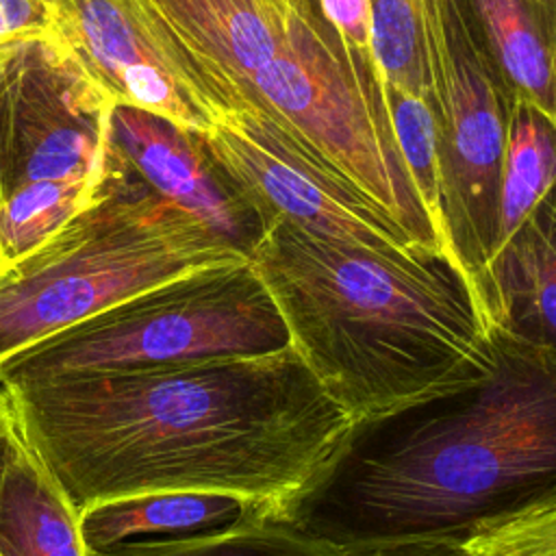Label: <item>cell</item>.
Segmentation results:
<instances>
[{"instance_id": "obj_1", "label": "cell", "mask_w": 556, "mask_h": 556, "mask_svg": "<svg viewBox=\"0 0 556 556\" xmlns=\"http://www.w3.org/2000/svg\"><path fill=\"white\" fill-rule=\"evenodd\" d=\"M0 395L78 515L113 497L202 491L282 519L354 424L291 345L2 382Z\"/></svg>"}, {"instance_id": "obj_2", "label": "cell", "mask_w": 556, "mask_h": 556, "mask_svg": "<svg viewBox=\"0 0 556 556\" xmlns=\"http://www.w3.org/2000/svg\"><path fill=\"white\" fill-rule=\"evenodd\" d=\"M489 371L358 419L285 510L334 547L454 534L556 495V352L491 324Z\"/></svg>"}, {"instance_id": "obj_3", "label": "cell", "mask_w": 556, "mask_h": 556, "mask_svg": "<svg viewBox=\"0 0 556 556\" xmlns=\"http://www.w3.org/2000/svg\"><path fill=\"white\" fill-rule=\"evenodd\" d=\"M291 348L354 419L482 378L489 313L447 254H389L271 222L250 252Z\"/></svg>"}, {"instance_id": "obj_4", "label": "cell", "mask_w": 556, "mask_h": 556, "mask_svg": "<svg viewBox=\"0 0 556 556\" xmlns=\"http://www.w3.org/2000/svg\"><path fill=\"white\" fill-rule=\"evenodd\" d=\"M250 258L130 172L0 276V363L200 267Z\"/></svg>"}, {"instance_id": "obj_5", "label": "cell", "mask_w": 556, "mask_h": 556, "mask_svg": "<svg viewBox=\"0 0 556 556\" xmlns=\"http://www.w3.org/2000/svg\"><path fill=\"white\" fill-rule=\"evenodd\" d=\"M289 330L250 258L143 289L0 363V384L176 367L289 348Z\"/></svg>"}, {"instance_id": "obj_6", "label": "cell", "mask_w": 556, "mask_h": 556, "mask_svg": "<svg viewBox=\"0 0 556 556\" xmlns=\"http://www.w3.org/2000/svg\"><path fill=\"white\" fill-rule=\"evenodd\" d=\"M254 111L324 159L430 254H447L395 143L384 83L352 56L319 0H300L287 39L252 78ZM450 256V254H447Z\"/></svg>"}, {"instance_id": "obj_7", "label": "cell", "mask_w": 556, "mask_h": 556, "mask_svg": "<svg viewBox=\"0 0 556 556\" xmlns=\"http://www.w3.org/2000/svg\"><path fill=\"white\" fill-rule=\"evenodd\" d=\"M513 98L467 0H439L437 154L443 243L482 300L500 239L502 154ZM484 304V302H482Z\"/></svg>"}, {"instance_id": "obj_8", "label": "cell", "mask_w": 556, "mask_h": 556, "mask_svg": "<svg viewBox=\"0 0 556 556\" xmlns=\"http://www.w3.org/2000/svg\"><path fill=\"white\" fill-rule=\"evenodd\" d=\"M113 106L56 37L2 48L0 200L28 182L122 176L109 137Z\"/></svg>"}, {"instance_id": "obj_9", "label": "cell", "mask_w": 556, "mask_h": 556, "mask_svg": "<svg viewBox=\"0 0 556 556\" xmlns=\"http://www.w3.org/2000/svg\"><path fill=\"white\" fill-rule=\"evenodd\" d=\"M202 143L261 226L308 232L389 254H430L324 159L261 113H226Z\"/></svg>"}, {"instance_id": "obj_10", "label": "cell", "mask_w": 556, "mask_h": 556, "mask_svg": "<svg viewBox=\"0 0 556 556\" xmlns=\"http://www.w3.org/2000/svg\"><path fill=\"white\" fill-rule=\"evenodd\" d=\"M56 39L117 104L204 135L222 106L146 0H54Z\"/></svg>"}, {"instance_id": "obj_11", "label": "cell", "mask_w": 556, "mask_h": 556, "mask_svg": "<svg viewBox=\"0 0 556 556\" xmlns=\"http://www.w3.org/2000/svg\"><path fill=\"white\" fill-rule=\"evenodd\" d=\"M109 137L115 156L135 178L250 256L263 226L213 163L198 132L117 104Z\"/></svg>"}, {"instance_id": "obj_12", "label": "cell", "mask_w": 556, "mask_h": 556, "mask_svg": "<svg viewBox=\"0 0 556 556\" xmlns=\"http://www.w3.org/2000/svg\"><path fill=\"white\" fill-rule=\"evenodd\" d=\"M226 113L254 111L252 78L278 52L300 0H146Z\"/></svg>"}, {"instance_id": "obj_13", "label": "cell", "mask_w": 556, "mask_h": 556, "mask_svg": "<svg viewBox=\"0 0 556 556\" xmlns=\"http://www.w3.org/2000/svg\"><path fill=\"white\" fill-rule=\"evenodd\" d=\"M482 302L491 324L556 352V182L495 248Z\"/></svg>"}, {"instance_id": "obj_14", "label": "cell", "mask_w": 556, "mask_h": 556, "mask_svg": "<svg viewBox=\"0 0 556 556\" xmlns=\"http://www.w3.org/2000/svg\"><path fill=\"white\" fill-rule=\"evenodd\" d=\"M0 452V556H89L78 513L11 413Z\"/></svg>"}, {"instance_id": "obj_15", "label": "cell", "mask_w": 556, "mask_h": 556, "mask_svg": "<svg viewBox=\"0 0 556 556\" xmlns=\"http://www.w3.org/2000/svg\"><path fill=\"white\" fill-rule=\"evenodd\" d=\"M513 100L556 124V0H467Z\"/></svg>"}, {"instance_id": "obj_16", "label": "cell", "mask_w": 556, "mask_h": 556, "mask_svg": "<svg viewBox=\"0 0 556 556\" xmlns=\"http://www.w3.org/2000/svg\"><path fill=\"white\" fill-rule=\"evenodd\" d=\"M241 513H245L243 502L222 493L152 491L91 504L78 515V523L91 554L146 539L213 530Z\"/></svg>"}, {"instance_id": "obj_17", "label": "cell", "mask_w": 556, "mask_h": 556, "mask_svg": "<svg viewBox=\"0 0 556 556\" xmlns=\"http://www.w3.org/2000/svg\"><path fill=\"white\" fill-rule=\"evenodd\" d=\"M374 52L384 87L437 102L439 0H369Z\"/></svg>"}, {"instance_id": "obj_18", "label": "cell", "mask_w": 556, "mask_h": 556, "mask_svg": "<svg viewBox=\"0 0 556 556\" xmlns=\"http://www.w3.org/2000/svg\"><path fill=\"white\" fill-rule=\"evenodd\" d=\"M89 556H339V549L285 521L241 513L213 530L135 541Z\"/></svg>"}, {"instance_id": "obj_19", "label": "cell", "mask_w": 556, "mask_h": 556, "mask_svg": "<svg viewBox=\"0 0 556 556\" xmlns=\"http://www.w3.org/2000/svg\"><path fill=\"white\" fill-rule=\"evenodd\" d=\"M554 182L556 124L532 104L513 100L502 154L497 245L523 222Z\"/></svg>"}, {"instance_id": "obj_20", "label": "cell", "mask_w": 556, "mask_h": 556, "mask_svg": "<svg viewBox=\"0 0 556 556\" xmlns=\"http://www.w3.org/2000/svg\"><path fill=\"white\" fill-rule=\"evenodd\" d=\"M115 180L109 185L41 180L9 191L0 200V248L7 267L43 245L78 213L98 202Z\"/></svg>"}, {"instance_id": "obj_21", "label": "cell", "mask_w": 556, "mask_h": 556, "mask_svg": "<svg viewBox=\"0 0 556 556\" xmlns=\"http://www.w3.org/2000/svg\"><path fill=\"white\" fill-rule=\"evenodd\" d=\"M384 96H387V109H389L397 150L408 169V176L419 195V202L434 232L443 243L441 204H439L437 122H434L432 106L426 100L395 87H384Z\"/></svg>"}, {"instance_id": "obj_22", "label": "cell", "mask_w": 556, "mask_h": 556, "mask_svg": "<svg viewBox=\"0 0 556 556\" xmlns=\"http://www.w3.org/2000/svg\"><path fill=\"white\" fill-rule=\"evenodd\" d=\"M460 545L469 556H556V495L478 523Z\"/></svg>"}, {"instance_id": "obj_23", "label": "cell", "mask_w": 556, "mask_h": 556, "mask_svg": "<svg viewBox=\"0 0 556 556\" xmlns=\"http://www.w3.org/2000/svg\"><path fill=\"white\" fill-rule=\"evenodd\" d=\"M319 7L324 17L341 37L348 52L382 78L374 52L369 0H319Z\"/></svg>"}, {"instance_id": "obj_24", "label": "cell", "mask_w": 556, "mask_h": 556, "mask_svg": "<svg viewBox=\"0 0 556 556\" xmlns=\"http://www.w3.org/2000/svg\"><path fill=\"white\" fill-rule=\"evenodd\" d=\"M54 37V0H0V50L22 41Z\"/></svg>"}, {"instance_id": "obj_25", "label": "cell", "mask_w": 556, "mask_h": 556, "mask_svg": "<svg viewBox=\"0 0 556 556\" xmlns=\"http://www.w3.org/2000/svg\"><path fill=\"white\" fill-rule=\"evenodd\" d=\"M337 549L339 556H469L460 545V536L454 534L358 543Z\"/></svg>"}, {"instance_id": "obj_26", "label": "cell", "mask_w": 556, "mask_h": 556, "mask_svg": "<svg viewBox=\"0 0 556 556\" xmlns=\"http://www.w3.org/2000/svg\"><path fill=\"white\" fill-rule=\"evenodd\" d=\"M4 439H7V415H4V408H2V402H0V452H2Z\"/></svg>"}, {"instance_id": "obj_27", "label": "cell", "mask_w": 556, "mask_h": 556, "mask_svg": "<svg viewBox=\"0 0 556 556\" xmlns=\"http://www.w3.org/2000/svg\"><path fill=\"white\" fill-rule=\"evenodd\" d=\"M9 267H7V261H4V254H2V248H0V276L7 271Z\"/></svg>"}]
</instances>
